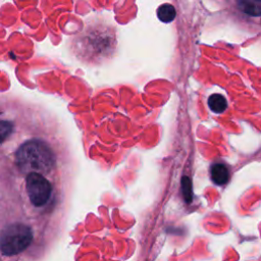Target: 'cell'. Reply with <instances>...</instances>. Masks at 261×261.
I'll return each instance as SVG.
<instances>
[{
  "label": "cell",
  "instance_id": "1",
  "mask_svg": "<svg viewBox=\"0 0 261 261\" xmlns=\"http://www.w3.org/2000/svg\"><path fill=\"white\" fill-rule=\"evenodd\" d=\"M15 161L22 173L46 174L55 165L56 158L47 143L33 139L24 142L16 150Z\"/></svg>",
  "mask_w": 261,
  "mask_h": 261
},
{
  "label": "cell",
  "instance_id": "2",
  "mask_svg": "<svg viewBox=\"0 0 261 261\" xmlns=\"http://www.w3.org/2000/svg\"><path fill=\"white\" fill-rule=\"evenodd\" d=\"M33 241V231L23 223L7 225L0 233V251L12 256L25 250Z\"/></svg>",
  "mask_w": 261,
  "mask_h": 261
},
{
  "label": "cell",
  "instance_id": "3",
  "mask_svg": "<svg viewBox=\"0 0 261 261\" xmlns=\"http://www.w3.org/2000/svg\"><path fill=\"white\" fill-rule=\"evenodd\" d=\"M25 189L31 203L36 207L45 205L52 192V187L49 180L39 173H30L27 175Z\"/></svg>",
  "mask_w": 261,
  "mask_h": 261
},
{
  "label": "cell",
  "instance_id": "4",
  "mask_svg": "<svg viewBox=\"0 0 261 261\" xmlns=\"http://www.w3.org/2000/svg\"><path fill=\"white\" fill-rule=\"evenodd\" d=\"M210 177L214 184L222 186L229 179V170L223 163H214L210 167Z\"/></svg>",
  "mask_w": 261,
  "mask_h": 261
},
{
  "label": "cell",
  "instance_id": "5",
  "mask_svg": "<svg viewBox=\"0 0 261 261\" xmlns=\"http://www.w3.org/2000/svg\"><path fill=\"white\" fill-rule=\"evenodd\" d=\"M208 106L214 113L220 114L226 109L227 101L225 97L221 94H212L208 98Z\"/></svg>",
  "mask_w": 261,
  "mask_h": 261
},
{
  "label": "cell",
  "instance_id": "6",
  "mask_svg": "<svg viewBox=\"0 0 261 261\" xmlns=\"http://www.w3.org/2000/svg\"><path fill=\"white\" fill-rule=\"evenodd\" d=\"M240 10L251 16H261V1H240Z\"/></svg>",
  "mask_w": 261,
  "mask_h": 261
},
{
  "label": "cell",
  "instance_id": "7",
  "mask_svg": "<svg viewBox=\"0 0 261 261\" xmlns=\"http://www.w3.org/2000/svg\"><path fill=\"white\" fill-rule=\"evenodd\" d=\"M175 8L171 4H162L157 9V16L163 22H171L175 18Z\"/></svg>",
  "mask_w": 261,
  "mask_h": 261
},
{
  "label": "cell",
  "instance_id": "8",
  "mask_svg": "<svg viewBox=\"0 0 261 261\" xmlns=\"http://www.w3.org/2000/svg\"><path fill=\"white\" fill-rule=\"evenodd\" d=\"M181 191L184 195V199L187 203L192 201V182L189 176H182L181 178Z\"/></svg>",
  "mask_w": 261,
  "mask_h": 261
},
{
  "label": "cell",
  "instance_id": "9",
  "mask_svg": "<svg viewBox=\"0 0 261 261\" xmlns=\"http://www.w3.org/2000/svg\"><path fill=\"white\" fill-rule=\"evenodd\" d=\"M13 125L11 122L6 120H0V143L5 141L12 133Z\"/></svg>",
  "mask_w": 261,
  "mask_h": 261
}]
</instances>
